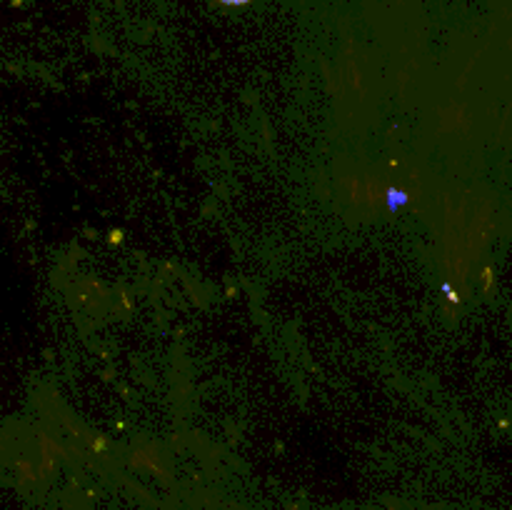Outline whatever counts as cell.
Here are the masks:
<instances>
[{"mask_svg": "<svg viewBox=\"0 0 512 510\" xmlns=\"http://www.w3.org/2000/svg\"><path fill=\"white\" fill-rule=\"evenodd\" d=\"M220 3H228V5H240V3H248V0H220Z\"/></svg>", "mask_w": 512, "mask_h": 510, "instance_id": "obj_1", "label": "cell"}]
</instances>
